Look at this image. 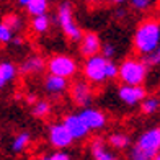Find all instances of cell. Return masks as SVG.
Segmentation results:
<instances>
[{"instance_id": "obj_1", "label": "cell", "mask_w": 160, "mask_h": 160, "mask_svg": "<svg viewBox=\"0 0 160 160\" xmlns=\"http://www.w3.org/2000/svg\"><path fill=\"white\" fill-rule=\"evenodd\" d=\"M160 41V25L158 20L147 18L137 26L134 33V48L139 54L147 56L158 49Z\"/></svg>"}, {"instance_id": "obj_2", "label": "cell", "mask_w": 160, "mask_h": 160, "mask_svg": "<svg viewBox=\"0 0 160 160\" xmlns=\"http://www.w3.org/2000/svg\"><path fill=\"white\" fill-rule=\"evenodd\" d=\"M149 69L141 59H126L118 67V77L124 85H142L147 78Z\"/></svg>"}, {"instance_id": "obj_3", "label": "cell", "mask_w": 160, "mask_h": 160, "mask_svg": "<svg viewBox=\"0 0 160 160\" xmlns=\"http://www.w3.org/2000/svg\"><path fill=\"white\" fill-rule=\"evenodd\" d=\"M57 20H59V25L62 28L64 34L67 36L70 41L78 42L83 33L80 30V26L77 25L75 18H74V10H72V5L69 2H65L59 7V10H57Z\"/></svg>"}, {"instance_id": "obj_4", "label": "cell", "mask_w": 160, "mask_h": 160, "mask_svg": "<svg viewBox=\"0 0 160 160\" xmlns=\"http://www.w3.org/2000/svg\"><path fill=\"white\" fill-rule=\"evenodd\" d=\"M46 67L49 70L51 75L62 77L65 80H69L70 77H74L77 74V62L74 57H70L67 54H56L46 62Z\"/></svg>"}, {"instance_id": "obj_5", "label": "cell", "mask_w": 160, "mask_h": 160, "mask_svg": "<svg viewBox=\"0 0 160 160\" xmlns=\"http://www.w3.org/2000/svg\"><path fill=\"white\" fill-rule=\"evenodd\" d=\"M106 62L108 59H105L103 56H93L88 57L83 64V75L85 78L88 80L90 83H101L106 80V74H105V69H106Z\"/></svg>"}, {"instance_id": "obj_6", "label": "cell", "mask_w": 160, "mask_h": 160, "mask_svg": "<svg viewBox=\"0 0 160 160\" xmlns=\"http://www.w3.org/2000/svg\"><path fill=\"white\" fill-rule=\"evenodd\" d=\"M78 118L82 119V122L87 126L88 131H98L106 126V114L97 110V108H90V106L83 108L78 113Z\"/></svg>"}, {"instance_id": "obj_7", "label": "cell", "mask_w": 160, "mask_h": 160, "mask_svg": "<svg viewBox=\"0 0 160 160\" xmlns=\"http://www.w3.org/2000/svg\"><path fill=\"white\" fill-rule=\"evenodd\" d=\"M118 97L122 103L134 106L147 97V90L142 85H121L118 90Z\"/></svg>"}, {"instance_id": "obj_8", "label": "cell", "mask_w": 160, "mask_h": 160, "mask_svg": "<svg viewBox=\"0 0 160 160\" xmlns=\"http://www.w3.org/2000/svg\"><path fill=\"white\" fill-rule=\"evenodd\" d=\"M92 87L88 82L85 80H77L74 82V85L70 87V97L74 100V103L77 106H82V108H87L92 101Z\"/></svg>"}, {"instance_id": "obj_9", "label": "cell", "mask_w": 160, "mask_h": 160, "mask_svg": "<svg viewBox=\"0 0 160 160\" xmlns=\"http://www.w3.org/2000/svg\"><path fill=\"white\" fill-rule=\"evenodd\" d=\"M49 142L52 147L56 149H65L74 142V139L70 137V134L67 132V129L64 128L62 122H57V124H52L49 128Z\"/></svg>"}, {"instance_id": "obj_10", "label": "cell", "mask_w": 160, "mask_h": 160, "mask_svg": "<svg viewBox=\"0 0 160 160\" xmlns=\"http://www.w3.org/2000/svg\"><path fill=\"white\" fill-rule=\"evenodd\" d=\"M78 42H80V52H82V56H85L87 59L100 54L101 41H100V38H98L97 33H93V31L83 33Z\"/></svg>"}, {"instance_id": "obj_11", "label": "cell", "mask_w": 160, "mask_h": 160, "mask_svg": "<svg viewBox=\"0 0 160 160\" xmlns=\"http://www.w3.org/2000/svg\"><path fill=\"white\" fill-rule=\"evenodd\" d=\"M64 128L67 129V132L70 134L72 139H83V137H87V134L90 132L88 129H87V126L82 122V119L78 118V114H67L62 121Z\"/></svg>"}, {"instance_id": "obj_12", "label": "cell", "mask_w": 160, "mask_h": 160, "mask_svg": "<svg viewBox=\"0 0 160 160\" xmlns=\"http://www.w3.org/2000/svg\"><path fill=\"white\" fill-rule=\"evenodd\" d=\"M137 145L142 149H147L152 152H158L160 147V129L158 128H152L149 131L142 132V136L137 141Z\"/></svg>"}, {"instance_id": "obj_13", "label": "cell", "mask_w": 160, "mask_h": 160, "mask_svg": "<svg viewBox=\"0 0 160 160\" xmlns=\"http://www.w3.org/2000/svg\"><path fill=\"white\" fill-rule=\"evenodd\" d=\"M44 67L46 62L41 56H30L26 61L21 62V65L17 70L23 75H31V74H39L41 70H44Z\"/></svg>"}, {"instance_id": "obj_14", "label": "cell", "mask_w": 160, "mask_h": 160, "mask_svg": "<svg viewBox=\"0 0 160 160\" xmlns=\"http://www.w3.org/2000/svg\"><path fill=\"white\" fill-rule=\"evenodd\" d=\"M46 90L51 93V95H59V93L65 92L69 87V82L62 77H56V75H48L46 77V82H44Z\"/></svg>"}, {"instance_id": "obj_15", "label": "cell", "mask_w": 160, "mask_h": 160, "mask_svg": "<svg viewBox=\"0 0 160 160\" xmlns=\"http://www.w3.org/2000/svg\"><path fill=\"white\" fill-rule=\"evenodd\" d=\"M17 74L18 70L12 62H0V90L5 88L12 80H15Z\"/></svg>"}, {"instance_id": "obj_16", "label": "cell", "mask_w": 160, "mask_h": 160, "mask_svg": "<svg viewBox=\"0 0 160 160\" xmlns=\"http://www.w3.org/2000/svg\"><path fill=\"white\" fill-rule=\"evenodd\" d=\"M92 154H93V158L95 160H118L105 147L103 141H100V139H95L92 142Z\"/></svg>"}, {"instance_id": "obj_17", "label": "cell", "mask_w": 160, "mask_h": 160, "mask_svg": "<svg viewBox=\"0 0 160 160\" xmlns=\"http://www.w3.org/2000/svg\"><path fill=\"white\" fill-rule=\"evenodd\" d=\"M30 15L33 17H39V15H46L49 2L48 0H28V3L25 5Z\"/></svg>"}, {"instance_id": "obj_18", "label": "cell", "mask_w": 160, "mask_h": 160, "mask_svg": "<svg viewBox=\"0 0 160 160\" xmlns=\"http://www.w3.org/2000/svg\"><path fill=\"white\" fill-rule=\"evenodd\" d=\"M30 141H31V134L26 132V131H23V132H20L15 139H13L12 142V150L13 152H23L28 145H30Z\"/></svg>"}, {"instance_id": "obj_19", "label": "cell", "mask_w": 160, "mask_h": 160, "mask_svg": "<svg viewBox=\"0 0 160 160\" xmlns=\"http://www.w3.org/2000/svg\"><path fill=\"white\" fill-rule=\"evenodd\" d=\"M51 26V20L48 15H39V17H33V21H31V28L34 33L38 34H44Z\"/></svg>"}, {"instance_id": "obj_20", "label": "cell", "mask_w": 160, "mask_h": 160, "mask_svg": "<svg viewBox=\"0 0 160 160\" xmlns=\"http://www.w3.org/2000/svg\"><path fill=\"white\" fill-rule=\"evenodd\" d=\"M158 154V152H152V150H147V149H142L139 147V145H134L132 149H131V160H152L155 155Z\"/></svg>"}, {"instance_id": "obj_21", "label": "cell", "mask_w": 160, "mask_h": 160, "mask_svg": "<svg viewBox=\"0 0 160 160\" xmlns=\"http://www.w3.org/2000/svg\"><path fill=\"white\" fill-rule=\"evenodd\" d=\"M158 106H160V101L155 97H145L141 101V111L144 114H154V113H157Z\"/></svg>"}, {"instance_id": "obj_22", "label": "cell", "mask_w": 160, "mask_h": 160, "mask_svg": "<svg viewBox=\"0 0 160 160\" xmlns=\"http://www.w3.org/2000/svg\"><path fill=\"white\" fill-rule=\"evenodd\" d=\"M108 142H110V145L113 149H126L129 145V137L122 132H114L110 136Z\"/></svg>"}, {"instance_id": "obj_23", "label": "cell", "mask_w": 160, "mask_h": 160, "mask_svg": "<svg viewBox=\"0 0 160 160\" xmlns=\"http://www.w3.org/2000/svg\"><path fill=\"white\" fill-rule=\"evenodd\" d=\"M51 113V105L44 100H39L33 105V114L36 118H46V116Z\"/></svg>"}, {"instance_id": "obj_24", "label": "cell", "mask_w": 160, "mask_h": 160, "mask_svg": "<svg viewBox=\"0 0 160 160\" xmlns=\"http://www.w3.org/2000/svg\"><path fill=\"white\" fill-rule=\"evenodd\" d=\"M2 23L5 26H8L12 31H18L21 28V18H20V15H17V13H10V15H7L3 18Z\"/></svg>"}, {"instance_id": "obj_25", "label": "cell", "mask_w": 160, "mask_h": 160, "mask_svg": "<svg viewBox=\"0 0 160 160\" xmlns=\"http://www.w3.org/2000/svg\"><path fill=\"white\" fill-rule=\"evenodd\" d=\"M142 62L147 65V69L158 65V62H160V52H158V49L154 51V52H150V54H147V56H144L142 57Z\"/></svg>"}, {"instance_id": "obj_26", "label": "cell", "mask_w": 160, "mask_h": 160, "mask_svg": "<svg viewBox=\"0 0 160 160\" xmlns=\"http://www.w3.org/2000/svg\"><path fill=\"white\" fill-rule=\"evenodd\" d=\"M12 39H13V31L8 26H5L3 23H0V44L12 42Z\"/></svg>"}, {"instance_id": "obj_27", "label": "cell", "mask_w": 160, "mask_h": 160, "mask_svg": "<svg viewBox=\"0 0 160 160\" xmlns=\"http://www.w3.org/2000/svg\"><path fill=\"white\" fill-rule=\"evenodd\" d=\"M100 56H103L105 59H108V61H111L113 57H114V54H116V49H114V46L111 44V42H105V44H101V49H100Z\"/></svg>"}, {"instance_id": "obj_28", "label": "cell", "mask_w": 160, "mask_h": 160, "mask_svg": "<svg viewBox=\"0 0 160 160\" xmlns=\"http://www.w3.org/2000/svg\"><path fill=\"white\" fill-rule=\"evenodd\" d=\"M105 74H106V80H113V78H116V77H118V65H116L113 61H108V62H106Z\"/></svg>"}, {"instance_id": "obj_29", "label": "cell", "mask_w": 160, "mask_h": 160, "mask_svg": "<svg viewBox=\"0 0 160 160\" xmlns=\"http://www.w3.org/2000/svg\"><path fill=\"white\" fill-rule=\"evenodd\" d=\"M42 160H70L69 154H65L62 150H57V152H52L46 157H42Z\"/></svg>"}, {"instance_id": "obj_30", "label": "cell", "mask_w": 160, "mask_h": 160, "mask_svg": "<svg viewBox=\"0 0 160 160\" xmlns=\"http://www.w3.org/2000/svg\"><path fill=\"white\" fill-rule=\"evenodd\" d=\"M13 44H15V46H21V44H23V39H21V38H18V36H17V38H15V36H13Z\"/></svg>"}, {"instance_id": "obj_31", "label": "cell", "mask_w": 160, "mask_h": 160, "mask_svg": "<svg viewBox=\"0 0 160 160\" xmlns=\"http://www.w3.org/2000/svg\"><path fill=\"white\" fill-rule=\"evenodd\" d=\"M36 101H38V100H36V97H34V95H28V103H31V105H34Z\"/></svg>"}, {"instance_id": "obj_32", "label": "cell", "mask_w": 160, "mask_h": 160, "mask_svg": "<svg viewBox=\"0 0 160 160\" xmlns=\"http://www.w3.org/2000/svg\"><path fill=\"white\" fill-rule=\"evenodd\" d=\"M85 2H87V3H100L101 0H85Z\"/></svg>"}, {"instance_id": "obj_33", "label": "cell", "mask_w": 160, "mask_h": 160, "mask_svg": "<svg viewBox=\"0 0 160 160\" xmlns=\"http://www.w3.org/2000/svg\"><path fill=\"white\" fill-rule=\"evenodd\" d=\"M111 3H122V2H126V0H110Z\"/></svg>"}, {"instance_id": "obj_34", "label": "cell", "mask_w": 160, "mask_h": 160, "mask_svg": "<svg viewBox=\"0 0 160 160\" xmlns=\"http://www.w3.org/2000/svg\"><path fill=\"white\" fill-rule=\"evenodd\" d=\"M18 3H20V5H23V7H25V5L28 3V0H18Z\"/></svg>"}, {"instance_id": "obj_35", "label": "cell", "mask_w": 160, "mask_h": 160, "mask_svg": "<svg viewBox=\"0 0 160 160\" xmlns=\"http://www.w3.org/2000/svg\"><path fill=\"white\" fill-rule=\"evenodd\" d=\"M152 160H160V155H158V154H157V155H155V157H154V158H152Z\"/></svg>"}, {"instance_id": "obj_36", "label": "cell", "mask_w": 160, "mask_h": 160, "mask_svg": "<svg viewBox=\"0 0 160 160\" xmlns=\"http://www.w3.org/2000/svg\"><path fill=\"white\" fill-rule=\"evenodd\" d=\"M147 2H150V3H152V2H154V0H147Z\"/></svg>"}]
</instances>
